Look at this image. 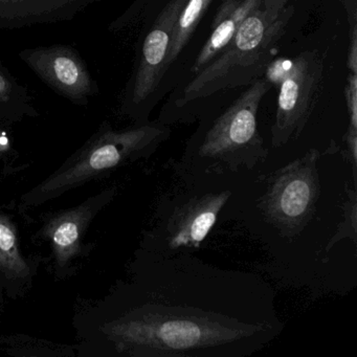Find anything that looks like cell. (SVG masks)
Wrapping results in <instances>:
<instances>
[{
    "label": "cell",
    "instance_id": "obj_5",
    "mask_svg": "<svg viewBox=\"0 0 357 357\" xmlns=\"http://www.w3.org/2000/svg\"><path fill=\"white\" fill-rule=\"evenodd\" d=\"M231 196V190H221L164 198L137 250L156 257L193 254L199 250Z\"/></svg>",
    "mask_w": 357,
    "mask_h": 357
},
{
    "label": "cell",
    "instance_id": "obj_6",
    "mask_svg": "<svg viewBox=\"0 0 357 357\" xmlns=\"http://www.w3.org/2000/svg\"><path fill=\"white\" fill-rule=\"evenodd\" d=\"M321 153L310 149L302 158L260 177L265 192L258 199L265 221L282 237L294 239L313 218L321 194L319 164Z\"/></svg>",
    "mask_w": 357,
    "mask_h": 357
},
{
    "label": "cell",
    "instance_id": "obj_20",
    "mask_svg": "<svg viewBox=\"0 0 357 357\" xmlns=\"http://www.w3.org/2000/svg\"><path fill=\"white\" fill-rule=\"evenodd\" d=\"M0 284H1V285H3V282H1V279H0Z\"/></svg>",
    "mask_w": 357,
    "mask_h": 357
},
{
    "label": "cell",
    "instance_id": "obj_13",
    "mask_svg": "<svg viewBox=\"0 0 357 357\" xmlns=\"http://www.w3.org/2000/svg\"><path fill=\"white\" fill-rule=\"evenodd\" d=\"M261 1L262 0H221L211 24L212 33L192 66V74H197L220 53L242 22L260 5Z\"/></svg>",
    "mask_w": 357,
    "mask_h": 357
},
{
    "label": "cell",
    "instance_id": "obj_18",
    "mask_svg": "<svg viewBox=\"0 0 357 357\" xmlns=\"http://www.w3.org/2000/svg\"><path fill=\"white\" fill-rule=\"evenodd\" d=\"M349 34L348 68L350 73L357 74V28L350 29Z\"/></svg>",
    "mask_w": 357,
    "mask_h": 357
},
{
    "label": "cell",
    "instance_id": "obj_17",
    "mask_svg": "<svg viewBox=\"0 0 357 357\" xmlns=\"http://www.w3.org/2000/svg\"><path fill=\"white\" fill-rule=\"evenodd\" d=\"M348 83L344 89L349 114V128L357 130V74L349 73Z\"/></svg>",
    "mask_w": 357,
    "mask_h": 357
},
{
    "label": "cell",
    "instance_id": "obj_19",
    "mask_svg": "<svg viewBox=\"0 0 357 357\" xmlns=\"http://www.w3.org/2000/svg\"><path fill=\"white\" fill-rule=\"evenodd\" d=\"M348 16L350 29L357 28V0H340Z\"/></svg>",
    "mask_w": 357,
    "mask_h": 357
},
{
    "label": "cell",
    "instance_id": "obj_16",
    "mask_svg": "<svg viewBox=\"0 0 357 357\" xmlns=\"http://www.w3.org/2000/svg\"><path fill=\"white\" fill-rule=\"evenodd\" d=\"M346 202L342 204V211H344V220L340 223L336 231L335 235L331 238L329 244L327 245L326 250H329L331 246H333L336 242L340 240L349 239L352 240L353 242H356V231H357V204H356V192L354 189L347 190Z\"/></svg>",
    "mask_w": 357,
    "mask_h": 357
},
{
    "label": "cell",
    "instance_id": "obj_2",
    "mask_svg": "<svg viewBox=\"0 0 357 357\" xmlns=\"http://www.w3.org/2000/svg\"><path fill=\"white\" fill-rule=\"evenodd\" d=\"M294 14L289 0H262L220 53L188 83L177 107L264 77Z\"/></svg>",
    "mask_w": 357,
    "mask_h": 357
},
{
    "label": "cell",
    "instance_id": "obj_12",
    "mask_svg": "<svg viewBox=\"0 0 357 357\" xmlns=\"http://www.w3.org/2000/svg\"><path fill=\"white\" fill-rule=\"evenodd\" d=\"M101 0H0V32L68 22Z\"/></svg>",
    "mask_w": 357,
    "mask_h": 357
},
{
    "label": "cell",
    "instance_id": "obj_9",
    "mask_svg": "<svg viewBox=\"0 0 357 357\" xmlns=\"http://www.w3.org/2000/svg\"><path fill=\"white\" fill-rule=\"evenodd\" d=\"M187 0H170L148 30L122 98L121 112L135 122H148L150 100L169 68L173 32Z\"/></svg>",
    "mask_w": 357,
    "mask_h": 357
},
{
    "label": "cell",
    "instance_id": "obj_4",
    "mask_svg": "<svg viewBox=\"0 0 357 357\" xmlns=\"http://www.w3.org/2000/svg\"><path fill=\"white\" fill-rule=\"evenodd\" d=\"M273 85L258 79L202 135L193 139L179 166L183 173L219 175L252 170L268 158L258 130L259 106Z\"/></svg>",
    "mask_w": 357,
    "mask_h": 357
},
{
    "label": "cell",
    "instance_id": "obj_7",
    "mask_svg": "<svg viewBox=\"0 0 357 357\" xmlns=\"http://www.w3.org/2000/svg\"><path fill=\"white\" fill-rule=\"evenodd\" d=\"M324 64V56L319 51L303 52L269 64L264 77L279 89L271 127L273 147H284L302 135L321 93Z\"/></svg>",
    "mask_w": 357,
    "mask_h": 357
},
{
    "label": "cell",
    "instance_id": "obj_15",
    "mask_svg": "<svg viewBox=\"0 0 357 357\" xmlns=\"http://www.w3.org/2000/svg\"><path fill=\"white\" fill-rule=\"evenodd\" d=\"M213 0H187L173 32L172 43L168 55V66H170L181 55L185 45L193 36L198 24L210 8Z\"/></svg>",
    "mask_w": 357,
    "mask_h": 357
},
{
    "label": "cell",
    "instance_id": "obj_3",
    "mask_svg": "<svg viewBox=\"0 0 357 357\" xmlns=\"http://www.w3.org/2000/svg\"><path fill=\"white\" fill-rule=\"evenodd\" d=\"M170 135L171 129L162 122H146L124 129H114L104 122L57 170L20 197L18 208H38L118 169L147 160Z\"/></svg>",
    "mask_w": 357,
    "mask_h": 357
},
{
    "label": "cell",
    "instance_id": "obj_14",
    "mask_svg": "<svg viewBox=\"0 0 357 357\" xmlns=\"http://www.w3.org/2000/svg\"><path fill=\"white\" fill-rule=\"evenodd\" d=\"M38 116L28 89L0 63V128Z\"/></svg>",
    "mask_w": 357,
    "mask_h": 357
},
{
    "label": "cell",
    "instance_id": "obj_1",
    "mask_svg": "<svg viewBox=\"0 0 357 357\" xmlns=\"http://www.w3.org/2000/svg\"><path fill=\"white\" fill-rule=\"evenodd\" d=\"M129 273L103 298L79 301L77 356H250L282 331L273 292L252 275L139 250Z\"/></svg>",
    "mask_w": 357,
    "mask_h": 357
},
{
    "label": "cell",
    "instance_id": "obj_11",
    "mask_svg": "<svg viewBox=\"0 0 357 357\" xmlns=\"http://www.w3.org/2000/svg\"><path fill=\"white\" fill-rule=\"evenodd\" d=\"M40 261L22 252L20 229L13 217L0 210V279L7 298H24L34 286Z\"/></svg>",
    "mask_w": 357,
    "mask_h": 357
},
{
    "label": "cell",
    "instance_id": "obj_8",
    "mask_svg": "<svg viewBox=\"0 0 357 357\" xmlns=\"http://www.w3.org/2000/svg\"><path fill=\"white\" fill-rule=\"evenodd\" d=\"M118 194V187L107 188L91 196L78 206L49 213L43 216L33 241L49 245L47 266L56 280L74 277L79 266L95 248L87 243L86 236L96 217Z\"/></svg>",
    "mask_w": 357,
    "mask_h": 357
},
{
    "label": "cell",
    "instance_id": "obj_10",
    "mask_svg": "<svg viewBox=\"0 0 357 357\" xmlns=\"http://www.w3.org/2000/svg\"><path fill=\"white\" fill-rule=\"evenodd\" d=\"M18 56L50 89L76 105L86 106L99 93L97 81L72 47H34L24 50Z\"/></svg>",
    "mask_w": 357,
    "mask_h": 357
}]
</instances>
